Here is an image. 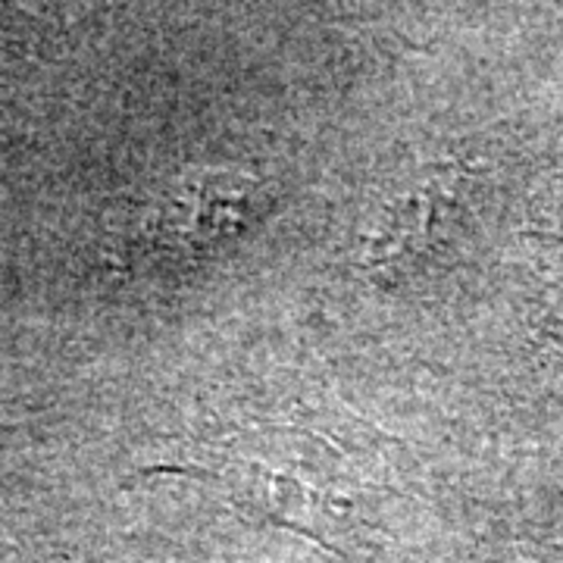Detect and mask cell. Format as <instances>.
Instances as JSON below:
<instances>
[{"label": "cell", "mask_w": 563, "mask_h": 563, "mask_svg": "<svg viewBox=\"0 0 563 563\" xmlns=\"http://www.w3.org/2000/svg\"><path fill=\"white\" fill-rule=\"evenodd\" d=\"M207 470L247 517L307 536L347 563L369 561L376 548L373 483L332 435L263 422L213 444Z\"/></svg>", "instance_id": "cell-1"}, {"label": "cell", "mask_w": 563, "mask_h": 563, "mask_svg": "<svg viewBox=\"0 0 563 563\" xmlns=\"http://www.w3.org/2000/svg\"><path fill=\"white\" fill-rule=\"evenodd\" d=\"M266 213L261 181L203 176L176 185L144 220V242L173 261H203L244 235Z\"/></svg>", "instance_id": "cell-2"}]
</instances>
